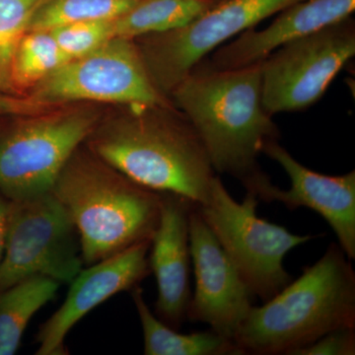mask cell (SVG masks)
Segmentation results:
<instances>
[{"instance_id": "obj_16", "label": "cell", "mask_w": 355, "mask_h": 355, "mask_svg": "<svg viewBox=\"0 0 355 355\" xmlns=\"http://www.w3.org/2000/svg\"><path fill=\"white\" fill-rule=\"evenodd\" d=\"M132 299L144 331L146 355H243L233 340L216 331L181 334L151 312L140 287L132 289Z\"/></svg>"}, {"instance_id": "obj_22", "label": "cell", "mask_w": 355, "mask_h": 355, "mask_svg": "<svg viewBox=\"0 0 355 355\" xmlns=\"http://www.w3.org/2000/svg\"><path fill=\"white\" fill-rule=\"evenodd\" d=\"M114 20L72 23L49 30L69 60L83 57L114 36Z\"/></svg>"}, {"instance_id": "obj_25", "label": "cell", "mask_w": 355, "mask_h": 355, "mask_svg": "<svg viewBox=\"0 0 355 355\" xmlns=\"http://www.w3.org/2000/svg\"><path fill=\"white\" fill-rule=\"evenodd\" d=\"M9 200L0 193V261L3 256L6 246L7 211H8Z\"/></svg>"}, {"instance_id": "obj_11", "label": "cell", "mask_w": 355, "mask_h": 355, "mask_svg": "<svg viewBox=\"0 0 355 355\" xmlns=\"http://www.w3.org/2000/svg\"><path fill=\"white\" fill-rule=\"evenodd\" d=\"M190 247L195 291L187 319L209 324L212 331L233 340L253 307V295L195 203L190 212Z\"/></svg>"}, {"instance_id": "obj_18", "label": "cell", "mask_w": 355, "mask_h": 355, "mask_svg": "<svg viewBox=\"0 0 355 355\" xmlns=\"http://www.w3.org/2000/svg\"><path fill=\"white\" fill-rule=\"evenodd\" d=\"M217 0H139L114 21V36L137 40L188 24Z\"/></svg>"}, {"instance_id": "obj_8", "label": "cell", "mask_w": 355, "mask_h": 355, "mask_svg": "<svg viewBox=\"0 0 355 355\" xmlns=\"http://www.w3.org/2000/svg\"><path fill=\"white\" fill-rule=\"evenodd\" d=\"M28 95L51 106L173 104L153 83L135 40L118 37L62 65Z\"/></svg>"}, {"instance_id": "obj_14", "label": "cell", "mask_w": 355, "mask_h": 355, "mask_svg": "<svg viewBox=\"0 0 355 355\" xmlns=\"http://www.w3.org/2000/svg\"><path fill=\"white\" fill-rule=\"evenodd\" d=\"M193 202L161 193L160 219L150 244L149 266L157 282L156 313L161 321L179 329L187 319L191 297L190 212Z\"/></svg>"}, {"instance_id": "obj_21", "label": "cell", "mask_w": 355, "mask_h": 355, "mask_svg": "<svg viewBox=\"0 0 355 355\" xmlns=\"http://www.w3.org/2000/svg\"><path fill=\"white\" fill-rule=\"evenodd\" d=\"M46 1L0 0V92L9 93L8 71L14 51L29 32L35 14Z\"/></svg>"}, {"instance_id": "obj_6", "label": "cell", "mask_w": 355, "mask_h": 355, "mask_svg": "<svg viewBox=\"0 0 355 355\" xmlns=\"http://www.w3.org/2000/svg\"><path fill=\"white\" fill-rule=\"evenodd\" d=\"M258 205L259 198L252 191L238 202L216 176L207 198L195 207L252 295L266 302L291 282L284 266L286 254L319 236L293 234L261 218Z\"/></svg>"}, {"instance_id": "obj_2", "label": "cell", "mask_w": 355, "mask_h": 355, "mask_svg": "<svg viewBox=\"0 0 355 355\" xmlns=\"http://www.w3.org/2000/svg\"><path fill=\"white\" fill-rule=\"evenodd\" d=\"M169 98L198 132L214 171L236 178L245 188L263 174L259 155L279 132L261 103V64L196 67Z\"/></svg>"}, {"instance_id": "obj_9", "label": "cell", "mask_w": 355, "mask_h": 355, "mask_svg": "<svg viewBox=\"0 0 355 355\" xmlns=\"http://www.w3.org/2000/svg\"><path fill=\"white\" fill-rule=\"evenodd\" d=\"M300 0H220L188 24L135 40L147 71L166 97L225 42Z\"/></svg>"}, {"instance_id": "obj_17", "label": "cell", "mask_w": 355, "mask_h": 355, "mask_svg": "<svg viewBox=\"0 0 355 355\" xmlns=\"http://www.w3.org/2000/svg\"><path fill=\"white\" fill-rule=\"evenodd\" d=\"M60 286L51 277L34 275L0 291V355L17 352L28 324Z\"/></svg>"}, {"instance_id": "obj_20", "label": "cell", "mask_w": 355, "mask_h": 355, "mask_svg": "<svg viewBox=\"0 0 355 355\" xmlns=\"http://www.w3.org/2000/svg\"><path fill=\"white\" fill-rule=\"evenodd\" d=\"M139 0H48L35 14L30 31H49L87 21L114 20Z\"/></svg>"}, {"instance_id": "obj_12", "label": "cell", "mask_w": 355, "mask_h": 355, "mask_svg": "<svg viewBox=\"0 0 355 355\" xmlns=\"http://www.w3.org/2000/svg\"><path fill=\"white\" fill-rule=\"evenodd\" d=\"M261 153L282 166L291 182L288 190L275 186L263 174L246 189L263 202H279L289 210L304 207L316 211L333 229L350 261L355 259V171L342 176L320 174L299 163L279 139L268 140Z\"/></svg>"}, {"instance_id": "obj_1", "label": "cell", "mask_w": 355, "mask_h": 355, "mask_svg": "<svg viewBox=\"0 0 355 355\" xmlns=\"http://www.w3.org/2000/svg\"><path fill=\"white\" fill-rule=\"evenodd\" d=\"M116 107L103 114L84 146L144 188L202 203L216 175L184 114L173 104Z\"/></svg>"}, {"instance_id": "obj_26", "label": "cell", "mask_w": 355, "mask_h": 355, "mask_svg": "<svg viewBox=\"0 0 355 355\" xmlns=\"http://www.w3.org/2000/svg\"><path fill=\"white\" fill-rule=\"evenodd\" d=\"M217 1H220V0H217Z\"/></svg>"}, {"instance_id": "obj_4", "label": "cell", "mask_w": 355, "mask_h": 355, "mask_svg": "<svg viewBox=\"0 0 355 355\" xmlns=\"http://www.w3.org/2000/svg\"><path fill=\"white\" fill-rule=\"evenodd\" d=\"M51 191L76 226L84 265L151 241L160 219V193L135 183L84 144Z\"/></svg>"}, {"instance_id": "obj_10", "label": "cell", "mask_w": 355, "mask_h": 355, "mask_svg": "<svg viewBox=\"0 0 355 355\" xmlns=\"http://www.w3.org/2000/svg\"><path fill=\"white\" fill-rule=\"evenodd\" d=\"M354 55L352 17L280 46L261 62L263 109L273 116L312 106Z\"/></svg>"}, {"instance_id": "obj_15", "label": "cell", "mask_w": 355, "mask_h": 355, "mask_svg": "<svg viewBox=\"0 0 355 355\" xmlns=\"http://www.w3.org/2000/svg\"><path fill=\"white\" fill-rule=\"evenodd\" d=\"M355 0H300L284 10L265 29L254 28L224 44L207 69H234L261 64L280 46L352 17Z\"/></svg>"}, {"instance_id": "obj_19", "label": "cell", "mask_w": 355, "mask_h": 355, "mask_svg": "<svg viewBox=\"0 0 355 355\" xmlns=\"http://www.w3.org/2000/svg\"><path fill=\"white\" fill-rule=\"evenodd\" d=\"M69 62L50 31H30L14 51L8 71L9 93L28 95L53 71Z\"/></svg>"}, {"instance_id": "obj_23", "label": "cell", "mask_w": 355, "mask_h": 355, "mask_svg": "<svg viewBox=\"0 0 355 355\" xmlns=\"http://www.w3.org/2000/svg\"><path fill=\"white\" fill-rule=\"evenodd\" d=\"M355 329H338L316 342L297 349L292 355H354Z\"/></svg>"}, {"instance_id": "obj_7", "label": "cell", "mask_w": 355, "mask_h": 355, "mask_svg": "<svg viewBox=\"0 0 355 355\" xmlns=\"http://www.w3.org/2000/svg\"><path fill=\"white\" fill-rule=\"evenodd\" d=\"M83 265L76 226L53 191L9 200L0 291L34 275L69 284Z\"/></svg>"}, {"instance_id": "obj_3", "label": "cell", "mask_w": 355, "mask_h": 355, "mask_svg": "<svg viewBox=\"0 0 355 355\" xmlns=\"http://www.w3.org/2000/svg\"><path fill=\"white\" fill-rule=\"evenodd\" d=\"M333 243L314 265L263 302L253 306L233 342L243 355H292L338 329H355V272Z\"/></svg>"}, {"instance_id": "obj_24", "label": "cell", "mask_w": 355, "mask_h": 355, "mask_svg": "<svg viewBox=\"0 0 355 355\" xmlns=\"http://www.w3.org/2000/svg\"><path fill=\"white\" fill-rule=\"evenodd\" d=\"M55 107L57 106H51L37 101L29 95L0 92V118L39 113Z\"/></svg>"}, {"instance_id": "obj_13", "label": "cell", "mask_w": 355, "mask_h": 355, "mask_svg": "<svg viewBox=\"0 0 355 355\" xmlns=\"http://www.w3.org/2000/svg\"><path fill=\"white\" fill-rule=\"evenodd\" d=\"M150 244L139 243L83 268L70 282L64 302L40 328L36 354H67L65 338L80 320L116 294L139 286L151 272Z\"/></svg>"}, {"instance_id": "obj_5", "label": "cell", "mask_w": 355, "mask_h": 355, "mask_svg": "<svg viewBox=\"0 0 355 355\" xmlns=\"http://www.w3.org/2000/svg\"><path fill=\"white\" fill-rule=\"evenodd\" d=\"M102 116L96 104L73 103L10 116L0 128V193L20 200L51 191Z\"/></svg>"}]
</instances>
